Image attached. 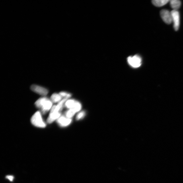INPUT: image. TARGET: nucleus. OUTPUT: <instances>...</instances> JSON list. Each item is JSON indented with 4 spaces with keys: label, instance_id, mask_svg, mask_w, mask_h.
<instances>
[{
    "label": "nucleus",
    "instance_id": "nucleus-5",
    "mask_svg": "<svg viewBox=\"0 0 183 183\" xmlns=\"http://www.w3.org/2000/svg\"><path fill=\"white\" fill-rule=\"evenodd\" d=\"M160 15L163 21L167 24H170L172 22L171 12L166 10H162L160 12Z\"/></svg>",
    "mask_w": 183,
    "mask_h": 183
},
{
    "label": "nucleus",
    "instance_id": "nucleus-14",
    "mask_svg": "<svg viewBox=\"0 0 183 183\" xmlns=\"http://www.w3.org/2000/svg\"><path fill=\"white\" fill-rule=\"evenodd\" d=\"M86 115V113L84 111L80 112L77 115L76 119L77 120H79L85 117Z\"/></svg>",
    "mask_w": 183,
    "mask_h": 183
},
{
    "label": "nucleus",
    "instance_id": "nucleus-1",
    "mask_svg": "<svg viewBox=\"0 0 183 183\" xmlns=\"http://www.w3.org/2000/svg\"><path fill=\"white\" fill-rule=\"evenodd\" d=\"M37 108L41 109L43 114H45L52 108V102L46 97L41 98L35 103Z\"/></svg>",
    "mask_w": 183,
    "mask_h": 183
},
{
    "label": "nucleus",
    "instance_id": "nucleus-15",
    "mask_svg": "<svg viewBox=\"0 0 183 183\" xmlns=\"http://www.w3.org/2000/svg\"><path fill=\"white\" fill-rule=\"evenodd\" d=\"M59 95L62 97H64L65 98H68L70 97L71 96V94L67 93L65 92H61L59 93Z\"/></svg>",
    "mask_w": 183,
    "mask_h": 183
},
{
    "label": "nucleus",
    "instance_id": "nucleus-6",
    "mask_svg": "<svg viewBox=\"0 0 183 183\" xmlns=\"http://www.w3.org/2000/svg\"><path fill=\"white\" fill-rule=\"evenodd\" d=\"M31 89L32 91L40 95L45 96L48 93V91L46 88L36 85H32L31 86Z\"/></svg>",
    "mask_w": 183,
    "mask_h": 183
},
{
    "label": "nucleus",
    "instance_id": "nucleus-9",
    "mask_svg": "<svg viewBox=\"0 0 183 183\" xmlns=\"http://www.w3.org/2000/svg\"><path fill=\"white\" fill-rule=\"evenodd\" d=\"M170 1L168 0H153L152 3L156 7H161L166 5Z\"/></svg>",
    "mask_w": 183,
    "mask_h": 183
},
{
    "label": "nucleus",
    "instance_id": "nucleus-12",
    "mask_svg": "<svg viewBox=\"0 0 183 183\" xmlns=\"http://www.w3.org/2000/svg\"><path fill=\"white\" fill-rule=\"evenodd\" d=\"M76 113L75 111L73 109H70L65 112V116L67 118L71 119L74 116Z\"/></svg>",
    "mask_w": 183,
    "mask_h": 183
},
{
    "label": "nucleus",
    "instance_id": "nucleus-2",
    "mask_svg": "<svg viewBox=\"0 0 183 183\" xmlns=\"http://www.w3.org/2000/svg\"><path fill=\"white\" fill-rule=\"evenodd\" d=\"M31 122L35 126L40 128L46 127V124L42 120L40 112L37 111L32 116L31 120Z\"/></svg>",
    "mask_w": 183,
    "mask_h": 183
},
{
    "label": "nucleus",
    "instance_id": "nucleus-11",
    "mask_svg": "<svg viewBox=\"0 0 183 183\" xmlns=\"http://www.w3.org/2000/svg\"><path fill=\"white\" fill-rule=\"evenodd\" d=\"M51 99L52 102L56 103L61 101L62 97L59 94L54 93L51 96Z\"/></svg>",
    "mask_w": 183,
    "mask_h": 183
},
{
    "label": "nucleus",
    "instance_id": "nucleus-4",
    "mask_svg": "<svg viewBox=\"0 0 183 183\" xmlns=\"http://www.w3.org/2000/svg\"><path fill=\"white\" fill-rule=\"evenodd\" d=\"M171 12L172 16V22L174 24L175 30H178L180 26V14L179 12L177 10H173Z\"/></svg>",
    "mask_w": 183,
    "mask_h": 183
},
{
    "label": "nucleus",
    "instance_id": "nucleus-3",
    "mask_svg": "<svg viewBox=\"0 0 183 183\" xmlns=\"http://www.w3.org/2000/svg\"><path fill=\"white\" fill-rule=\"evenodd\" d=\"M127 61L129 64L133 67H138L141 66V57L137 55L129 57L127 58Z\"/></svg>",
    "mask_w": 183,
    "mask_h": 183
},
{
    "label": "nucleus",
    "instance_id": "nucleus-8",
    "mask_svg": "<svg viewBox=\"0 0 183 183\" xmlns=\"http://www.w3.org/2000/svg\"><path fill=\"white\" fill-rule=\"evenodd\" d=\"M170 6L173 10L177 11L181 5V3L178 0H171L170 1Z\"/></svg>",
    "mask_w": 183,
    "mask_h": 183
},
{
    "label": "nucleus",
    "instance_id": "nucleus-7",
    "mask_svg": "<svg viewBox=\"0 0 183 183\" xmlns=\"http://www.w3.org/2000/svg\"><path fill=\"white\" fill-rule=\"evenodd\" d=\"M72 119L65 116H61L57 119V122L62 127H65L69 125L72 122Z\"/></svg>",
    "mask_w": 183,
    "mask_h": 183
},
{
    "label": "nucleus",
    "instance_id": "nucleus-13",
    "mask_svg": "<svg viewBox=\"0 0 183 183\" xmlns=\"http://www.w3.org/2000/svg\"><path fill=\"white\" fill-rule=\"evenodd\" d=\"M81 109V105L79 102L77 101L73 109L76 113L79 111Z\"/></svg>",
    "mask_w": 183,
    "mask_h": 183
},
{
    "label": "nucleus",
    "instance_id": "nucleus-16",
    "mask_svg": "<svg viewBox=\"0 0 183 183\" xmlns=\"http://www.w3.org/2000/svg\"><path fill=\"white\" fill-rule=\"evenodd\" d=\"M6 178L9 180L10 181L13 182L14 179V177L12 175H8L6 177Z\"/></svg>",
    "mask_w": 183,
    "mask_h": 183
},
{
    "label": "nucleus",
    "instance_id": "nucleus-10",
    "mask_svg": "<svg viewBox=\"0 0 183 183\" xmlns=\"http://www.w3.org/2000/svg\"><path fill=\"white\" fill-rule=\"evenodd\" d=\"M77 102V101L74 100H67L65 103V106L67 109H73L74 107Z\"/></svg>",
    "mask_w": 183,
    "mask_h": 183
}]
</instances>
